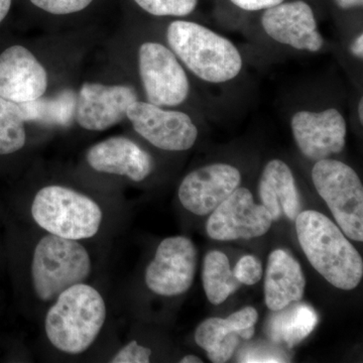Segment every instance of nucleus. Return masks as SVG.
Returning a JSON list of instances; mask_svg holds the SVG:
<instances>
[{"instance_id": "f257e3e1", "label": "nucleus", "mask_w": 363, "mask_h": 363, "mask_svg": "<svg viewBox=\"0 0 363 363\" xmlns=\"http://www.w3.org/2000/svg\"><path fill=\"white\" fill-rule=\"evenodd\" d=\"M295 222L298 242L312 267L335 288H357L363 277V260L343 231L314 210L301 212Z\"/></svg>"}, {"instance_id": "f03ea898", "label": "nucleus", "mask_w": 363, "mask_h": 363, "mask_svg": "<svg viewBox=\"0 0 363 363\" xmlns=\"http://www.w3.org/2000/svg\"><path fill=\"white\" fill-rule=\"evenodd\" d=\"M45 318V333L52 347L68 355L89 350L104 329V296L87 283L72 286L52 301Z\"/></svg>"}, {"instance_id": "7ed1b4c3", "label": "nucleus", "mask_w": 363, "mask_h": 363, "mask_svg": "<svg viewBox=\"0 0 363 363\" xmlns=\"http://www.w3.org/2000/svg\"><path fill=\"white\" fill-rule=\"evenodd\" d=\"M167 40L177 58L205 82H228L242 69V57L235 45L200 23L173 21L167 30Z\"/></svg>"}, {"instance_id": "20e7f679", "label": "nucleus", "mask_w": 363, "mask_h": 363, "mask_svg": "<svg viewBox=\"0 0 363 363\" xmlns=\"http://www.w3.org/2000/svg\"><path fill=\"white\" fill-rule=\"evenodd\" d=\"M91 272L90 253L79 240L45 233L33 248L30 281L42 302H52L67 289L86 283Z\"/></svg>"}, {"instance_id": "39448f33", "label": "nucleus", "mask_w": 363, "mask_h": 363, "mask_svg": "<svg viewBox=\"0 0 363 363\" xmlns=\"http://www.w3.org/2000/svg\"><path fill=\"white\" fill-rule=\"evenodd\" d=\"M30 214L45 233L79 241L94 238L104 221V211L94 199L62 185L40 189Z\"/></svg>"}, {"instance_id": "423d86ee", "label": "nucleus", "mask_w": 363, "mask_h": 363, "mask_svg": "<svg viewBox=\"0 0 363 363\" xmlns=\"http://www.w3.org/2000/svg\"><path fill=\"white\" fill-rule=\"evenodd\" d=\"M312 180L339 228L352 240H363V187L357 172L337 160L316 162Z\"/></svg>"}, {"instance_id": "0eeeda50", "label": "nucleus", "mask_w": 363, "mask_h": 363, "mask_svg": "<svg viewBox=\"0 0 363 363\" xmlns=\"http://www.w3.org/2000/svg\"><path fill=\"white\" fill-rule=\"evenodd\" d=\"M138 71L147 102L178 106L190 94L186 71L171 49L160 43H143L138 50Z\"/></svg>"}, {"instance_id": "6e6552de", "label": "nucleus", "mask_w": 363, "mask_h": 363, "mask_svg": "<svg viewBox=\"0 0 363 363\" xmlns=\"http://www.w3.org/2000/svg\"><path fill=\"white\" fill-rule=\"evenodd\" d=\"M197 259V248L186 236L164 238L145 269V285L162 297L188 292L194 281Z\"/></svg>"}, {"instance_id": "1a4fd4ad", "label": "nucleus", "mask_w": 363, "mask_h": 363, "mask_svg": "<svg viewBox=\"0 0 363 363\" xmlns=\"http://www.w3.org/2000/svg\"><path fill=\"white\" fill-rule=\"evenodd\" d=\"M126 118L133 130L150 145L168 152L190 150L198 138V128L188 114L169 111L150 102L136 100Z\"/></svg>"}, {"instance_id": "9d476101", "label": "nucleus", "mask_w": 363, "mask_h": 363, "mask_svg": "<svg viewBox=\"0 0 363 363\" xmlns=\"http://www.w3.org/2000/svg\"><path fill=\"white\" fill-rule=\"evenodd\" d=\"M272 222L264 205L255 202L252 192L238 187L210 215L206 230L214 240H252L264 235Z\"/></svg>"}, {"instance_id": "9b49d317", "label": "nucleus", "mask_w": 363, "mask_h": 363, "mask_svg": "<svg viewBox=\"0 0 363 363\" xmlns=\"http://www.w3.org/2000/svg\"><path fill=\"white\" fill-rule=\"evenodd\" d=\"M291 128L298 150L312 161L328 159L345 147L346 121L336 108L296 112Z\"/></svg>"}, {"instance_id": "f8f14e48", "label": "nucleus", "mask_w": 363, "mask_h": 363, "mask_svg": "<svg viewBox=\"0 0 363 363\" xmlns=\"http://www.w3.org/2000/svg\"><path fill=\"white\" fill-rule=\"evenodd\" d=\"M260 23L267 35L279 44L311 52L323 48L324 39L318 30L314 11L303 0L284 1L264 9Z\"/></svg>"}, {"instance_id": "ddd939ff", "label": "nucleus", "mask_w": 363, "mask_h": 363, "mask_svg": "<svg viewBox=\"0 0 363 363\" xmlns=\"http://www.w3.org/2000/svg\"><path fill=\"white\" fill-rule=\"evenodd\" d=\"M136 100L138 94L130 86L86 82L76 99V121L86 130H109L126 118Z\"/></svg>"}, {"instance_id": "4468645a", "label": "nucleus", "mask_w": 363, "mask_h": 363, "mask_svg": "<svg viewBox=\"0 0 363 363\" xmlns=\"http://www.w3.org/2000/svg\"><path fill=\"white\" fill-rule=\"evenodd\" d=\"M240 172L228 164H212L191 172L183 179L178 195L181 204L191 213H212L240 187Z\"/></svg>"}, {"instance_id": "2eb2a0df", "label": "nucleus", "mask_w": 363, "mask_h": 363, "mask_svg": "<svg viewBox=\"0 0 363 363\" xmlns=\"http://www.w3.org/2000/svg\"><path fill=\"white\" fill-rule=\"evenodd\" d=\"M47 88V71L30 50L11 45L0 52V97L25 104L43 97Z\"/></svg>"}, {"instance_id": "dca6fc26", "label": "nucleus", "mask_w": 363, "mask_h": 363, "mask_svg": "<svg viewBox=\"0 0 363 363\" xmlns=\"http://www.w3.org/2000/svg\"><path fill=\"white\" fill-rule=\"evenodd\" d=\"M86 161L98 173L126 177L133 182L145 180L152 171L149 152L125 136L95 143L86 152Z\"/></svg>"}, {"instance_id": "f3484780", "label": "nucleus", "mask_w": 363, "mask_h": 363, "mask_svg": "<svg viewBox=\"0 0 363 363\" xmlns=\"http://www.w3.org/2000/svg\"><path fill=\"white\" fill-rule=\"evenodd\" d=\"M306 279L302 267L284 250H274L267 260L264 298L271 311H279L302 300Z\"/></svg>"}, {"instance_id": "a211bd4d", "label": "nucleus", "mask_w": 363, "mask_h": 363, "mask_svg": "<svg viewBox=\"0 0 363 363\" xmlns=\"http://www.w3.org/2000/svg\"><path fill=\"white\" fill-rule=\"evenodd\" d=\"M260 201L271 214L272 221L281 215L295 221L301 213V197L290 167L281 160L267 162L260 177Z\"/></svg>"}, {"instance_id": "6ab92c4d", "label": "nucleus", "mask_w": 363, "mask_h": 363, "mask_svg": "<svg viewBox=\"0 0 363 363\" xmlns=\"http://www.w3.org/2000/svg\"><path fill=\"white\" fill-rule=\"evenodd\" d=\"M318 322L314 308L298 301L274 311L267 320L266 332L272 342L293 348L312 333Z\"/></svg>"}, {"instance_id": "aec40b11", "label": "nucleus", "mask_w": 363, "mask_h": 363, "mask_svg": "<svg viewBox=\"0 0 363 363\" xmlns=\"http://www.w3.org/2000/svg\"><path fill=\"white\" fill-rule=\"evenodd\" d=\"M240 336L228 319L209 318L197 327L195 341L206 351L208 357L214 363L228 362L233 357Z\"/></svg>"}, {"instance_id": "412c9836", "label": "nucleus", "mask_w": 363, "mask_h": 363, "mask_svg": "<svg viewBox=\"0 0 363 363\" xmlns=\"http://www.w3.org/2000/svg\"><path fill=\"white\" fill-rule=\"evenodd\" d=\"M202 279L207 298L213 305L225 302L241 286L234 277L228 257L218 250L208 252L205 257Z\"/></svg>"}, {"instance_id": "4be33fe9", "label": "nucleus", "mask_w": 363, "mask_h": 363, "mask_svg": "<svg viewBox=\"0 0 363 363\" xmlns=\"http://www.w3.org/2000/svg\"><path fill=\"white\" fill-rule=\"evenodd\" d=\"M76 98L72 91H64L54 98H39L33 101L20 104L26 123L64 124L75 116Z\"/></svg>"}, {"instance_id": "5701e85b", "label": "nucleus", "mask_w": 363, "mask_h": 363, "mask_svg": "<svg viewBox=\"0 0 363 363\" xmlns=\"http://www.w3.org/2000/svg\"><path fill=\"white\" fill-rule=\"evenodd\" d=\"M26 123L21 104L0 97V157L11 156L23 149Z\"/></svg>"}, {"instance_id": "b1692460", "label": "nucleus", "mask_w": 363, "mask_h": 363, "mask_svg": "<svg viewBox=\"0 0 363 363\" xmlns=\"http://www.w3.org/2000/svg\"><path fill=\"white\" fill-rule=\"evenodd\" d=\"M136 4L155 16H187L195 11L198 0H135Z\"/></svg>"}, {"instance_id": "393cba45", "label": "nucleus", "mask_w": 363, "mask_h": 363, "mask_svg": "<svg viewBox=\"0 0 363 363\" xmlns=\"http://www.w3.org/2000/svg\"><path fill=\"white\" fill-rule=\"evenodd\" d=\"M233 274L241 285H255L262 279V262L255 255H245L234 267Z\"/></svg>"}, {"instance_id": "a878e982", "label": "nucleus", "mask_w": 363, "mask_h": 363, "mask_svg": "<svg viewBox=\"0 0 363 363\" xmlns=\"http://www.w3.org/2000/svg\"><path fill=\"white\" fill-rule=\"evenodd\" d=\"M93 0H30V2L45 13L65 16L79 13L89 6Z\"/></svg>"}, {"instance_id": "bb28decb", "label": "nucleus", "mask_w": 363, "mask_h": 363, "mask_svg": "<svg viewBox=\"0 0 363 363\" xmlns=\"http://www.w3.org/2000/svg\"><path fill=\"white\" fill-rule=\"evenodd\" d=\"M227 319L235 327L241 339L250 340L255 335V327L259 319V314L255 308L245 307L240 311L233 313Z\"/></svg>"}, {"instance_id": "cd10ccee", "label": "nucleus", "mask_w": 363, "mask_h": 363, "mask_svg": "<svg viewBox=\"0 0 363 363\" xmlns=\"http://www.w3.org/2000/svg\"><path fill=\"white\" fill-rule=\"evenodd\" d=\"M152 350L140 345L138 341H130L124 345L109 362L111 363H147L150 362Z\"/></svg>"}, {"instance_id": "c85d7f7f", "label": "nucleus", "mask_w": 363, "mask_h": 363, "mask_svg": "<svg viewBox=\"0 0 363 363\" xmlns=\"http://www.w3.org/2000/svg\"><path fill=\"white\" fill-rule=\"evenodd\" d=\"M240 362H286V357L281 351L272 350L269 346H257L243 350L240 357Z\"/></svg>"}, {"instance_id": "c756f323", "label": "nucleus", "mask_w": 363, "mask_h": 363, "mask_svg": "<svg viewBox=\"0 0 363 363\" xmlns=\"http://www.w3.org/2000/svg\"><path fill=\"white\" fill-rule=\"evenodd\" d=\"M284 1L285 0H230L234 6L247 11H264Z\"/></svg>"}, {"instance_id": "7c9ffc66", "label": "nucleus", "mask_w": 363, "mask_h": 363, "mask_svg": "<svg viewBox=\"0 0 363 363\" xmlns=\"http://www.w3.org/2000/svg\"><path fill=\"white\" fill-rule=\"evenodd\" d=\"M350 52L357 59L363 58V35L360 33L351 44Z\"/></svg>"}, {"instance_id": "2f4dec72", "label": "nucleus", "mask_w": 363, "mask_h": 363, "mask_svg": "<svg viewBox=\"0 0 363 363\" xmlns=\"http://www.w3.org/2000/svg\"><path fill=\"white\" fill-rule=\"evenodd\" d=\"M333 1L339 9H345V11L363 6V0H333Z\"/></svg>"}, {"instance_id": "473e14b6", "label": "nucleus", "mask_w": 363, "mask_h": 363, "mask_svg": "<svg viewBox=\"0 0 363 363\" xmlns=\"http://www.w3.org/2000/svg\"><path fill=\"white\" fill-rule=\"evenodd\" d=\"M13 0H0V25L6 20L7 14L11 11Z\"/></svg>"}, {"instance_id": "72a5a7b5", "label": "nucleus", "mask_w": 363, "mask_h": 363, "mask_svg": "<svg viewBox=\"0 0 363 363\" xmlns=\"http://www.w3.org/2000/svg\"><path fill=\"white\" fill-rule=\"evenodd\" d=\"M181 363H202L203 360L201 358L195 357V355H186L183 358H181Z\"/></svg>"}, {"instance_id": "f704fd0d", "label": "nucleus", "mask_w": 363, "mask_h": 363, "mask_svg": "<svg viewBox=\"0 0 363 363\" xmlns=\"http://www.w3.org/2000/svg\"><path fill=\"white\" fill-rule=\"evenodd\" d=\"M358 117H359L360 123H363V99L359 100V104H358Z\"/></svg>"}]
</instances>
